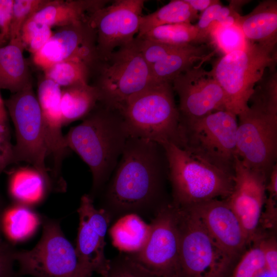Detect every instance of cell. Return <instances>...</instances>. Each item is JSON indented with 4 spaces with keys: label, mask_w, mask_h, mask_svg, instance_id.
Returning <instances> with one entry per match:
<instances>
[{
    "label": "cell",
    "mask_w": 277,
    "mask_h": 277,
    "mask_svg": "<svg viewBox=\"0 0 277 277\" xmlns=\"http://www.w3.org/2000/svg\"><path fill=\"white\" fill-rule=\"evenodd\" d=\"M276 45L248 42L244 49L213 62L210 72L224 92L226 110L238 116L248 109L256 83L267 69L276 66Z\"/></svg>",
    "instance_id": "5b68a950"
},
{
    "label": "cell",
    "mask_w": 277,
    "mask_h": 277,
    "mask_svg": "<svg viewBox=\"0 0 277 277\" xmlns=\"http://www.w3.org/2000/svg\"><path fill=\"white\" fill-rule=\"evenodd\" d=\"M194 10L202 12L211 5L216 3L217 0H185Z\"/></svg>",
    "instance_id": "60d3db41"
},
{
    "label": "cell",
    "mask_w": 277,
    "mask_h": 277,
    "mask_svg": "<svg viewBox=\"0 0 277 277\" xmlns=\"http://www.w3.org/2000/svg\"><path fill=\"white\" fill-rule=\"evenodd\" d=\"M6 209L4 202L0 196V251L11 245L10 243L6 242L3 239V220Z\"/></svg>",
    "instance_id": "b9f144b4"
},
{
    "label": "cell",
    "mask_w": 277,
    "mask_h": 277,
    "mask_svg": "<svg viewBox=\"0 0 277 277\" xmlns=\"http://www.w3.org/2000/svg\"><path fill=\"white\" fill-rule=\"evenodd\" d=\"M7 41L4 36L0 33V48L4 46Z\"/></svg>",
    "instance_id": "bcb514c9"
},
{
    "label": "cell",
    "mask_w": 277,
    "mask_h": 277,
    "mask_svg": "<svg viewBox=\"0 0 277 277\" xmlns=\"http://www.w3.org/2000/svg\"><path fill=\"white\" fill-rule=\"evenodd\" d=\"M161 146L167 161L173 206L185 208L218 197L226 199L230 195L233 176L172 143Z\"/></svg>",
    "instance_id": "277c9868"
},
{
    "label": "cell",
    "mask_w": 277,
    "mask_h": 277,
    "mask_svg": "<svg viewBox=\"0 0 277 277\" xmlns=\"http://www.w3.org/2000/svg\"><path fill=\"white\" fill-rule=\"evenodd\" d=\"M42 216L31 207L15 204L6 208L3 220L4 234L13 242L30 238L42 225Z\"/></svg>",
    "instance_id": "4316f807"
},
{
    "label": "cell",
    "mask_w": 277,
    "mask_h": 277,
    "mask_svg": "<svg viewBox=\"0 0 277 277\" xmlns=\"http://www.w3.org/2000/svg\"><path fill=\"white\" fill-rule=\"evenodd\" d=\"M237 116V156L268 180L277 157V111L252 102Z\"/></svg>",
    "instance_id": "8fae6325"
},
{
    "label": "cell",
    "mask_w": 277,
    "mask_h": 277,
    "mask_svg": "<svg viewBox=\"0 0 277 277\" xmlns=\"http://www.w3.org/2000/svg\"><path fill=\"white\" fill-rule=\"evenodd\" d=\"M233 181L232 191L225 200L239 219L250 245L259 233L267 179L245 166L236 156Z\"/></svg>",
    "instance_id": "e0dca14e"
},
{
    "label": "cell",
    "mask_w": 277,
    "mask_h": 277,
    "mask_svg": "<svg viewBox=\"0 0 277 277\" xmlns=\"http://www.w3.org/2000/svg\"><path fill=\"white\" fill-rule=\"evenodd\" d=\"M213 54L208 52L207 46L203 44L180 46L149 67L152 81L172 83L196 63L205 62Z\"/></svg>",
    "instance_id": "ffe728a7"
},
{
    "label": "cell",
    "mask_w": 277,
    "mask_h": 277,
    "mask_svg": "<svg viewBox=\"0 0 277 277\" xmlns=\"http://www.w3.org/2000/svg\"><path fill=\"white\" fill-rule=\"evenodd\" d=\"M255 239L259 241L262 248L265 268L277 273V242L275 232H263Z\"/></svg>",
    "instance_id": "e575fe53"
},
{
    "label": "cell",
    "mask_w": 277,
    "mask_h": 277,
    "mask_svg": "<svg viewBox=\"0 0 277 277\" xmlns=\"http://www.w3.org/2000/svg\"><path fill=\"white\" fill-rule=\"evenodd\" d=\"M9 137V132L6 123L0 122V139Z\"/></svg>",
    "instance_id": "f6af8a7d"
},
{
    "label": "cell",
    "mask_w": 277,
    "mask_h": 277,
    "mask_svg": "<svg viewBox=\"0 0 277 277\" xmlns=\"http://www.w3.org/2000/svg\"><path fill=\"white\" fill-rule=\"evenodd\" d=\"M208 41L223 55L243 49L248 43L238 24L224 26L216 22L210 27Z\"/></svg>",
    "instance_id": "f546056e"
},
{
    "label": "cell",
    "mask_w": 277,
    "mask_h": 277,
    "mask_svg": "<svg viewBox=\"0 0 277 277\" xmlns=\"http://www.w3.org/2000/svg\"><path fill=\"white\" fill-rule=\"evenodd\" d=\"M47 1L48 0H14L9 41L21 39V32L25 23L39 10Z\"/></svg>",
    "instance_id": "d6a6232c"
},
{
    "label": "cell",
    "mask_w": 277,
    "mask_h": 277,
    "mask_svg": "<svg viewBox=\"0 0 277 277\" xmlns=\"http://www.w3.org/2000/svg\"><path fill=\"white\" fill-rule=\"evenodd\" d=\"M24 49L19 38L0 48V89L13 94L32 84Z\"/></svg>",
    "instance_id": "44dd1931"
},
{
    "label": "cell",
    "mask_w": 277,
    "mask_h": 277,
    "mask_svg": "<svg viewBox=\"0 0 277 277\" xmlns=\"http://www.w3.org/2000/svg\"><path fill=\"white\" fill-rule=\"evenodd\" d=\"M141 37L172 45L201 44L198 30L195 25L191 23H180L159 26L149 31Z\"/></svg>",
    "instance_id": "f1b7e54d"
},
{
    "label": "cell",
    "mask_w": 277,
    "mask_h": 277,
    "mask_svg": "<svg viewBox=\"0 0 277 277\" xmlns=\"http://www.w3.org/2000/svg\"><path fill=\"white\" fill-rule=\"evenodd\" d=\"M255 277H277V273H275L265 267L259 272Z\"/></svg>",
    "instance_id": "ee69618b"
},
{
    "label": "cell",
    "mask_w": 277,
    "mask_h": 277,
    "mask_svg": "<svg viewBox=\"0 0 277 277\" xmlns=\"http://www.w3.org/2000/svg\"><path fill=\"white\" fill-rule=\"evenodd\" d=\"M199 16L198 12L193 9L185 0L170 1L156 11L141 16L136 37H141L159 26L191 23L198 19Z\"/></svg>",
    "instance_id": "484cf974"
},
{
    "label": "cell",
    "mask_w": 277,
    "mask_h": 277,
    "mask_svg": "<svg viewBox=\"0 0 277 277\" xmlns=\"http://www.w3.org/2000/svg\"><path fill=\"white\" fill-rule=\"evenodd\" d=\"M98 102L97 90L88 83L64 88L62 89L60 103L63 125L84 119Z\"/></svg>",
    "instance_id": "cb8c5ba5"
},
{
    "label": "cell",
    "mask_w": 277,
    "mask_h": 277,
    "mask_svg": "<svg viewBox=\"0 0 277 277\" xmlns=\"http://www.w3.org/2000/svg\"><path fill=\"white\" fill-rule=\"evenodd\" d=\"M223 5L220 1L201 12L195 24L199 31L201 43L208 41L211 25L216 22L219 10Z\"/></svg>",
    "instance_id": "d590c367"
},
{
    "label": "cell",
    "mask_w": 277,
    "mask_h": 277,
    "mask_svg": "<svg viewBox=\"0 0 277 277\" xmlns=\"http://www.w3.org/2000/svg\"><path fill=\"white\" fill-rule=\"evenodd\" d=\"M108 1L48 0L31 18L50 27H62L89 19L91 14L105 6Z\"/></svg>",
    "instance_id": "d6986e66"
},
{
    "label": "cell",
    "mask_w": 277,
    "mask_h": 277,
    "mask_svg": "<svg viewBox=\"0 0 277 277\" xmlns=\"http://www.w3.org/2000/svg\"><path fill=\"white\" fill-rule=\"evenodd\" d=\"M43 231L29 250H16L19 275L33 277H90L81 266L75 248L64 234L60 221L42 216Z\"/></svg>",
    "instance_id": "30bf717a"
},
{
    "label": "cell",
    "mask_w": 277,
    "mask_h": 277,
    "mask_svg": "<svg viewBox=\"0 0 277 277\" xmlns=\"http://www.w3.org/2000/svg\"><path fill=\"white\" fill-rule=\"evenodd\" d=\"M9 191L15 204L32 208L42 202L51 190L44 177L34 168H21L11 175Z\"/></svg>",
    "instance_id": "603a6c76"
},
{
    "label": "cell",
    "mask_w": 277,
    "mask_h": 277,
    "mask_svg": "<svg viewBox=\"0 0 277 277\" xmlns=\"http://www.w3.org/2000/svg\"><path fill=\"white\" fill-rule=\"evenodd\" d=\"M150 225L136 214L122 216L111 228L113 244L123 251L134 253L146 243L150 233Z\"/></svg>",
    "instance_id": "d4e9b609"
},
{
    "label": "cell",
    "mask_w": 277,
    "mask_h": 277,
    "mask_svg": "<svg viewBox=\"0 0 277 277\" xmlns=\"http://www.w3.org/2000/svg\"><path fill=\"white\" fill-rule=\"evenodd\" d=\"M194 65L172 82L178 95L180 120L202 118L212 112L226 110L224 92L210 71Z\"/></svg>",
    "instance_id": "5bb4252c"
},
{
    "label": "cell",
    "mask_w": 277,
    "mask_h": 277,
    "mask_svg": "<svg viewBox=\"0 0 277 277\" xmlns=\"http://www.w3.org/2000/svg\"><path fill=\"white\" fill-rule=\"evenodd\" d=\"M238 24L249 42L276 43L277 1L265 0L260 2L249 13L241 15Z\"/></svg>",
    "instance_id": "7402d4cb"
},
{
    "label": "cell",
    "mask_w": 277,
    "mask_h": 277,
    "mask_svg": "<svg viewBox=\"0 0 277 277\" xmlns=\"http://www.w3.org/2000/svg\"><path fill=\"white\" fill-rule=\"evenodd\" d=\"M13 146L9 137L0 139V173L13 163Z\"/></svg>",
    "instance_id": "f35d334b"
},
{
    "label": "cell",
    "mask_w": 277,
    "mask_h": 277,
    "mask_svg": "<svg viewBox=\"0 0 277 277\" xmlns=\"http://www.w3.org/2000/svg\"><path fill=\"white\" fill-rule=\"evenodd\" d=\"M80 60L92 69L98 62L96 32L89 19L60 27L37 53L33 55L35 65L43 70L65 61Z\"/></svg>",
    "instance_id": "2e32d148"
},
{
    "label": "cell",
    "mask_w": 277,
    "mask_h": 277,
    "mask_svg": "<svg viewBox=\"0 0 277 277\" xmlns=\"http://www.w3.org/2000/svg\"><path fill=\"white\" fill-rule=\"evenodd\" d=\"M269 195L277 197V164L273 166L269 175L266 186Z\"/></svg>",
    "instance_id": "ab89813d"
},
{
    "label": "cell",
    "mask_w": 277,
    "mask_h": 277,
    "mask_svg": "<svg viewBox=\"0 0 277 277\" xmlns=\"http://www.w3.org/2000/svg\"><path fill=\"white\" fill-rule=\"evenodd\" d=\"M94 67L98 71L93 85L98 92V102L120 112L132 96L153 82L135 39L98 61Z\"/></svg>",
    "instance_id": "ba28073f"
},
{
    "label": "cell",
    "mask_w": 277,
    "mask_h": 277,
    "mask_svg": "<svg viewBox=\"0 0 277 277\" xmlns=\"http://www.w3.org/2000/svg\"><path fill=\"white\" fill-rule=\"evenodd\" d=\"M5 104L15 131L13 163L25 162L31 164L45 179L51 191L57 192L45 164L48 149L41 109L32 84L12 94Z\"/></svg>",
    "instance_id": "9c48e42d"
},
{
    "label": "cell",
    "mask_w": 277,
    "mask_h": 277,
    "mask_svg": "<svg viewBox=\"0 0 277 277\" xmlns=\"http://www.w3.org/2000/svg\"><path fill=\"white\" fill-rule=\"evenodd\" d=\"M145 2L114 1L90 15L89 21L96 32L98 61L105 60L117 48L134 40Z\"/></svg>",
    "instance_id": "4fadbf2b"
},
{
    "label": "cell",
    "mask_w": 277,
    "mask_h": 277,
    "mask_svg": "<svg viewBox=\"0 0 277 277\" xmlns=\"http://www.w3.org/2000/svg\"><path fill=\"white\" fill-rule=\"evenodd\" d=\"M172 83L152 82L120 112L129 136L181 147L180 116Z\"/></svg>",
    "instance_id": "3957f363"
},
{
    "label": "cell",
    "mask_w": 277,
    "mask_h": 277,
    "mask_svg": "<svg viewBox=\"0 0 277 277\" xmlns=\"http://www.w3.org/2000/svg\"><path fill=\"white\" fill-rule=\"evenodd\" d=\"M129 137L121 113L99 102L64 136L67 147L90 169L92 184L89 195L93 200L112 174Z\"/></svg>",
    "instance_id": "7a4b0ae2"
},
{
    "label": "cell",
    "mask_w": 277,
    "mask_h": 277,
    "mask_svg": "<svg viewBox=\"0 0 277 277\" xmlns=\"http://www.w3.org/2000/svg\"><path fill=\"white\" fill-rule=\"evenodd\" d=\"M77 212L80 222L75 250L78 262L91 275L96 272L103 277L110 265V260L105 254V247L111 216L106 210L96 209L89 194L82 196Z\"/></svg>",
    "instance_id": "9a60e30c"
},
{
    "label": "cell",
    "mask_w": 277,
    "mask_h": 277,
    "mask_svg": "<svg viewBox=\"0 0 277 277\" xmlns=\"http://www.w3.org/2000/svg\"><path fill=\"white\" fill-rule=\"evenodd\" d=\"M237 128V116L227 110L180 120L181 148L234 176Z\"/></svg>",
    "instance_id": "8992f818"
},
{
    "label": "cell",
    "mask_w": 277,
    "mask_h": 277,
    "mask_svg": "<svg viewBox=\"0 0 277 277\" xmlns=\"http://www.w3.org/2000/svg\"><path fill=\"white\" fill-rule=\"evenodd\" d=\"M191 208L216 243L238 262L250 246L246 233L225 199L209 200Z\"/></svg>",
    "instance_id": "ac0fdd59"
},
{
    "label": "cell",
    "mask_w": 277,
    "mask_h": 277,
    "mask_svg": "<svg viewBox=\"0 0 277 277\" xmlns=\"http://www.w3.org/2000/svg\"><path fill=\"white\" fill-rule=\"evenodd\" d=\"M50 26L33 20L32 18L24 25L20 35L24 49L35 54L48 41L53 32Z\"/></svg>",
    "instance_id": "1f68e13d"
},
{
    "label": "cell",
    "mask_w": 277,
    "mask_h": 277,
    "mask_svg": "<svg viewBox=\"0 0 277 277\" xmlns=\"http://www.w3.org/2000/svg\"><path fill=\"white\" fill-rule=\"evenodd\" d=\"M167 161L161 145L130 137L105 193L106 210L123 215L152 208L162 192Z\"/></svg>",
    "instance_id": "6da1fadb"
},
{
    "label": "cell",
    "mask_w": 277,
    "mask_h": 277,
    "mask_svg": "<svg viewBox=\"0 0 277 277\" xmlns=\"http://www.w3.org/2000/svg\"><path fill=\"white\" fill-rule=\"evenodd\" d=\"M7 114L5 107V103L0 94V122L6 123Z\"/></svg>",
    "instance_id": "7bdbcfd3"
},
{
    "label": "cell",
    "mask_w": 277,
    "mask_h": 277,
    "mask_svg": "<svg viewBox=\"0 0 277 277\" xmlns=\"http://www.w3.org/2000/svg\"><path fill=\"white\" fill-rule=\"evenodd\" d=\"M14 0H0V33L9 41Z\"/></svg>",
    "instance_id": "8d00e7d4"
},
{
    "label": "cell",
    "mask_w": 277,
    "mask_h": 277,
    "mask_svg": "<svg viewBox=\"0 0 277 277\" xmlns=\"http://www.w3.org/2000/svg\"><path fill=\"white\" fill-rule=\"evenodd\" d=\"M16 249L10 245L0 251V277H16L14 265Z\"/></svg>",
    "instance_id": "74e56055"
},
{
    "label": "cell",
    "mask_w": 277,
    "mask_h": 277,
    "mask_svg": "<svg viewBox=\"0 0 277 277\" xmlns=\"http://www.w3.org/2000/svg\"><path fill=\"white\" fill-rule=\"evenodd\" d=\"M91 68L80 60H68L56 63L43 70L45 77L61 88L88 83Z\"/></svg>",
    "instance_id": "83f0119b"
},
{
    "label": "cell",
    "mask_w": 277,
    "mask_h": 277,
    "mask_svg": "<svg viewBox=\"0 0 277 277\" xmlns=\"http://www.w3.org/2000/svg\"><path fill=\"white\" fill-rule=\"evenodd\" d=\"M175 208L180 277H230L237 262L216 243L191 208Z\"/></svg>",
    "instance_id": "52a82bcc"
},
{
    "label": "cell",
    "mask_w": 277,
    "mask_h": 277,
    "mask_svg": "<svg viewBox=\"0 0 277 277\" xmlns=\"http://www.w3.org/2000/svg\"><path fill=\"white\" fill-rule=\"evenodd\" d=\"M103 277H160L147 270L129 254H120L110 260V267Z\"/></svg>",
    "instance_id": "836d02e7"
},
{
    "label": "cell",
    "mask_w": 277,
    "mask_h": 277,
    "mask_svg": "<svg viewBox=\"0 0 277 277\" xmlns=\"http://www.w3.org/2000/svg\"><path fill=\"white\" fill-rule=\"evenodd\" d=\"M144 246L129 255L160 277H180L179 235L176 208L163 204L156 210Z\"/></svg>",
    "instance_id": "7c38bea8"
},
{
    "label": "cell",
    "mask_w": 277,
    "mask_h": 277,
    "mask_svg": "<svg viewBox=\"0 0 277 277\" xmlns=\"http://www.w3.org/2000/svg\"><path fill=\"white\" fill-rule=\"evenodd\" d=\"M265 267L262 248L255 239L238 261L230 277H255Z\"/></svg>",
    "instance_id": "4dcf8cb0"
}]
</instances>
